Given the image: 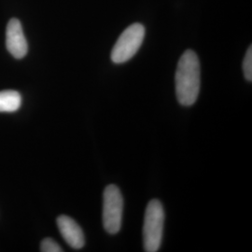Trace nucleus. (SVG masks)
<instances>
[{"instance_id": "8", "label": "nucleus", "mask_w": 252, "mask_h": 252, "mask_svg": "<svg viewBox=\"0 0 252 252\" xmlns=\"http://www.w3.org/2000/svg\"><path fill=\"white\" fill-rule=\"evenodd\" d=\"M243 72L245 79L248 81H252V47L248 49L243 61Z\"/></svg>"}, {"instance_id": "5", "label": "nucleus", "mask_w": 252, "mask_h": 252, "mask_svg": "<svg viewBox=\"0 0 252 252\" xmlns=\"http://www.w3.org/2000/svg\"><path fill=\"white\" fill-rule=\"evenodd\" d=\"M6 45L10 54L17 59H22L27 55V41L18 19H11L8 24Z\"/></svg>"}, {"instance_id": "9", "label": "nucleus", "mask_w": 252, "mask_h": 252, "mask_svg": "<svg viewBox=\"0 0 252 252\" xmlns=\"http://www.w3.org/2000/svg\"><path fill=\"white\" fill-rule=\"evenodd\" d=\"M40 252H62L63 249L52 238H45L40 244Z\"/></svg>"}, {"instance_id": "3", "label": "nucleus", "mask_w": 252, "mask_h": 252, "mask_svg": "<svg viewBox=\"0 0 252 252\" xmlns=\"http://www.w3.org/2000/svg\"><path fill=\"white\" fill-rule=\"evenodd\" d=\"M145 27L139 23H135L127 27L118 38L111 51L110 58L114 63H126L131 60L144 41Z\"/></svg>"}, {"instance_id": "4", "label": "nucleus", "mask_w": 252, "mask_h": 252, "mask_svg": "<svg viewBox=\"0 0 252 252\" xmlns=\"http://www.w3.org/2000/svg\"><path fill=\"white\" fill-rule=\"evenodd\" d=\"M124 198L116 185L106 187L103 194V225L109 234L120 232L123 221Z\"/></svg>"}, {"instance_id": "1", "label": "nucleus", "mask_w": 252, "mask_h": 252, "mask_svg": "<svg viewBox=\"0 0 252 252\" xmlns=\"http://www.w3.org/2000/svg\"><path fill=\"white\" fill-rule=\"evenodd\" d=\"M176 95L181 106L190 107L198 98L201 86V66L198 56L187 50L181 55L176 70Z\"/></svg>"}, {"instance_id": "7", "label": "nucleus", "mask_w": 252, "mask_h": 252, "mask_svg": "<svg viewBox=\"0 0 252 252\" xmlns=\"http://www.w3.org/2000/svg\"><path fill=\"white\" fill-rule=\"evenodd\" d=\"M22 104V96L16 91L0 92V112H15Z\"/></svg>"}, {"instance_id": "2", "label": "nucleus", "mask_w": 252, "mask_h": 252, "mask_svg": "<svg viewBox=\"0 0 252 252\" xmlns=\"http://www.w3.org/2000/svg\"><path fill=\"white\" fill-rule=\"evenodd\" d=\"M164 226V210L162 203L153 199L149 202L145 212L143 245L147 252H158L161 248Z\"/></svg>"}, {"instance_id": "6", "label": "nucleus", "mask_w": 252, "mask_h": 252, "mask_svg": "<svg viewBox=\"0 0 252 252\" xmlns=\"http://www.w3.org/2000/svg\"><path fill=\"white\" fill-rule=\"evenodd\" d=\"M56 222L64 241L72 249L80 250L84 247L85 237L83 231L72 218L62 215L57 218Z\"/></svg>"}]
</instances>
